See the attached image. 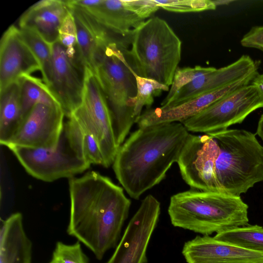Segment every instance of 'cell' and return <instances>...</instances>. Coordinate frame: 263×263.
<instances>
[{
    "label": "cell",
    "mask_w": 263,
    "mask_h": 263,
    "mask_svg": "<svg viewBox=\"0 0 263 263\" xmlns=\"http://www.w3.org/2000/svg\"><path fill=\"white\" fill-rule=\"evenodd\" d=\"M251 84L258 89L263 96V73L259 74L258 72L252 80Z\"/></svg>",
    "instance_id": "cell-33"
},
{
    "label": "cell",
    "mask_w": 263,
    "mask_h": 263,
    "mask_svg": "<svg viewBox=\"0 0 263 263\" xmlns=\"http://www.w3.org/2000/svg\"><path fill=\"white\" fill-rule=\"evenodd\" d=\"M218 154L217 143L211 136L189 134L177 163L183 180L192 189L221 192L215 172Z\"/></svg>",
    "instance_id": "cell-10"
},
{
    "label": "cell",
    "mask_w": 263,
    "mask_h": 263,
    "mask_svg": "<svg viewBox=\"0 0 263 263\" xmlns=\"http://www.w3.org/2000/svg\"><path fill=\"white\" fill-rule=\"evenodd\" d=\"M19 81L23 119L30 110L37 104L61 106L49 87L40 79L29 75L22 77Z\"/></svg>",
    "instance_id": "cell-23"
},
{
    "label": "cell",
    "mask_w": 263,
    "mask_h": 263,
    "mask_svg": "<svg viewBox=\"0 0 263 263\" xmlns=\"http://www.w3.org/2000/svg\"><path fill=\"white\" fill-rule=\"evenodd\" d=\"M260 61L243 55L232 64L197 77L182 87L163 107L177 105L200 95L212 91L258 71Z\"/></svg>",
    "instance_id": "cell-16"
},
{
    "label": "cell",
    "mask_w": 263,
    "mask_h": 263,
    "mask_svg": "<svg viewBox=\"0 0 263 263\" xmlns=\"http://www.w3.org/2000/svg\"><path fill=\"white\" fill-rule=\"evenodd\" d=\"M68 5L76 24L80 61L84 68L93 72L99 49L116 39L88 13L79 8Z\"/></svg>",
    "instance_id": "cell-20"
},
{
    "label": "cell",
    "mask_w": 263,
    "mask_h": 263,
    "mask_svg": "<svg viewBox=\"0 0 263 263\" xmlns=\"http://www.w3.org/2000/svg\"><path fill=\"white\" fill-rule=\"evenodd\" d=\"M41 71L36 57L14 25L4 32L0 42V91L22 77Z\"/></svg>",
    "instance_id": "cell-15"
},
{
    "label": "cell",
    "mask_w": 263,
    "mask_h": 263,
    "mask_svg": "<svg viewBox=\"0 0 263 263\" xmlns=\"http://www.w3.org/2000/svg\"><path fill=\"white\" fill-rule=\"evenodd\" d=\"M256 134L263 140V114L261 116L259 120Z\"/></svg>",
    "instance_id": "cell-34"
},
{
    "label": "cell",
    "mask_w": 263,
    "mask_h": 263,
    "mask_svg": "<svg viewBox=\"0 0 263 263\" xmlns=\"http://www.w3.org/2000/svg\"><path fill=\"white\" fill-rule=\"evenodd\" d=\"M182 253L187 263H263V253L242 249L209 235L197 236L186 242Z\"/></svg>",
    "instance_id": "cell-17"
},
{
    "label": "cell",
    "mask_w": 263,
    "mask_h": 263,
    "mask_svg": "<svg viewBox=\"0 0 263 263\" xmlns=\"http://www.w3.org/2000/svg\"><path fill=\"white\" fill-rule=\"evenodd\" d=\"M22 37L30 48L41 67L43 80L49 88L52 78V56L51 45L45 41L34 30L19 28Z\"/></svg>",
    "instance_id": "cell-25"
},
{
    "label": "cell",
    "mask_w": 263,
    "mask_h": 263,
    "mask_svg": "<svg viewBox=\"0 0 263 263\" xmlns=\"http://www.w3.org/2000/svg\"><path fill=\"white\" fill-rule=\"evenodd\" d=\"M52 78L49 88L69 118L82 102L84 67L70 58L59 40L51 44Z\"/></svg>",
    "instance_id": "cell-13"
},
{
    "label": "cell",
    "mask_w": 263,
    "mask_h": 263,
    "mask_svg": "<svg viewBox=\"0 0 263 263\" xmlns=\"http://www.w3.org/2000/svg\"><path fill=\"white\" fill-rule=\"evenodd\" d=\"M216 7L217 6H221V5H229L232 2H233V1H213Z\"/></svg>",
    "instance_id": "cell-35"
},
{
    "label": "cell",
    "mask_w": 263,
    "mask_h": 263,
    "mask_svg": "<svg viewBox=\"0 0 263 263\" xmlns=\"http://www.w3.org/2000/svg\"><path fill=\"white\" fill-rule=\"evenodd\" d=\"M216 140V176L221 192L240 196L263 181V147L253 133L224 129L207 133Z\"/></svg>",
    "instance_id": "cell-6"
},
{
    "label": "cell",
    "mask_w": 263,
    "mask_h": 263,
    "mask_svg": "<svg viewBox=\"0 0 263 263\" xmlns=\"http://www.w3.org/2000/svg\"><path fill=\"white\" fill-rule=\"evenodd\" d=\"M125 52L135 73L170 86L181 60L182 42L168 24L155 16L145 21L127 37Z\"/></svg>",
    "instance_id": "cell-5"
},
{
    "label": "cell",
    "mask_w": 263,
    "mask_h": 263,
    "mask_svg": "<svg viewBox=\"0 0 263 263\" xmlns=\"http://www.w3.org/2000/svg\"><path fill=\"white\" fill-rule=\"evenodd\" d=\"M154 1L160 8L179 13L213 10L216 8L213 1L210 0Z\"/></svg>",
    "instance_id": "cell-28"
},
{
    "label": "cell",
    "mask_w": 263,
    "mask_h": 263,
    "mask_svg": "<svg viewBox=\"0 0 263 263\" xmlns=\"http://www.w3.org/2000/svg\"><path fill=\"white\" fill-rule=\"evenodd\" d=\"M79 141L64 126L54 148L9 146L10 151L31 176L45 182L71 178L88 169Z\"/></svg>",
    "instance_id": "cell-7"
},
{
    "label": "cell",
    "mask_w": 263,
    "mask_h": 263,
    "mask_svg": "<svg viewBox=\"0 0 263 263\" xmlns=\"http://www.w3.org/2000/svg\"><path fill=\"white\" fill-rule=\"evenodd\" d=\"M68 234L86 246L98 260L118 245L131 201L108 177L88 171L69 180Z\"/></svg>",
    "instance_id": "cell-1"
},
{
    "label": "cell",
    "mask_w": 263,
    "mask_h": 263,
    "mask_svg": "<svg viewBox=\"0 0 263 263\" xmlns=\"http://www.w3.org/2000/svg\"><path fill=\"white\" fill-rule=\"evenodd\" d=\"M70 117L93 135L103 159V166L112 165L119 147L115 139L106 97L94 73L88 68H84L82 103Z\"/></svg>",
    "instance_id": "cell-8"
},
{
    "label": "cell",
    "mask_w": 263,
    "mask_h": 263,
    "mask_svg": "<svg viewBox=\"0 0 263 263\" xmlns=\"http://www.w3.org/2000/svg\"><path fill=\"white\" fill-rule=\"evenodd\" d=\"M58 40L65 48L67 55L81 63L78 52L76 27L71 10L61 26Z\"/></svg>",
    "instance_id": "cell-30"
},
{
    "label": "cell",
    "mask_w": 263,
    "mask_h": 263,
    "mask_svg": "<svg viewBox=\"0 0 263 263\" xmlns=\"http://www.w3.org/2000/svg\"><path fill=\"white\" fill-rule=\"evenodd\" d=\"M212 67H204L197 65L194 67H184L177 69L168 93L161 103V106L167 103L183 86L189 84L197 77L214 71Z\"/></svg>",
    "instance_id": "cell-27"
},
{
    "label": "cell",
    "mask_w": 263,
    "mask_h": 263,
    "mask_svg": "<svg viewBox=\"0 0 263 263\" xmlns=\"http://www.w3.org/2000/svg\"><path fill=\"white\" fill-rule=\"evenodd\" d=\"M49 263H88V258L80 241L72 245L58 241Z\"/></svg>",
    "instance_id": "cell-29"
},
{
    "label": "cell",
    "mask_w": 263,
    "mask_h": 263,
    "mask_svg": "<svg viewBox=\"0 0 263 263\" xmlns=\"http://www.w3.org/2000/svg\"><path fill=\"white\" fill-rule=\"evenodd\" d=\"M83 10L111 34L128 37L145 20L128 10L123 0H68Z\"/></svg>",
    "instance_id": "cell-18"
},
{
    "label": "cell",
    "mask_w": 263,
    "mask_h": 263,
    "mask_svg": "<svg viewBox=\"0 0 263 263\" xmlns=\"http://www.w3.org/2000/svg\"><path fill=\"white\" fill-rule=\"evenodd\" d=\"M65 116L60 105L37 104L26 115L5 146L54 148L63 129Z\"/></svg>",
    "instance_id": "cell-12"
},
{
    "label": "cell",
    "mask_w": 263,
    "mask_h": 263,
    "mask_svg": "<svg viewBox=\"0 0 263 263\" xmlns=\"http://www.w3.org/2000/svg\"><path fill=\"white\" fill-rule=\"evenodd\" d=\"M134 74L136 81L137 94L129 101V106L133 109L138 120L144 106H146L147 109L151 108L154 95L163 91H169L170 89L169 86L154 80L139 76L135 72Z\"/></svg>",
    "instance_id": "cell-26"
},
{
    "label": "cell",
    "mask_w": 263,
    "mask_h": 263,
    "mask_svg": "<svg viewBox=\"0 0 263 263\" xmlns=\"http://www.w3.org/2000/svg\"><path fill=\"white\" fill-rule=\"evenodd\" d=\"M160 214V203L146 196L128 223L106 263H146V251Z\"/></svg>",
    "instance_id": "cell-11"
},
{
    "label": "cell",
    "mask_w": 263,
    "mask_h": 263,
    "mask_svg": "<svg viewBox=\"0 0 263 263\" xmlns=\"http://www.w3.org/2000/svg\"><path fill=\"white\" fill-rule=\"evenodd\" d=\"M263 107V96L251 83L222 98L181 122L189 132L205 134L227 129L241 123L252 112Z\"/></svg>",
    "instance_id": "cell-9"
},
{
    "label": "cell",
    "mask_w": 263,
    "mask_h": 263,
    "mask_svg": "<svg viewBox=\"0 0 263 263\" xmlns=\"http://www.w3.org/2000/svg\"><path fill=\"white\" fill-rule=\"evenodd\" d=\"M122 42L115 39L101 47L95 58L93 71L109 108L116 142L119 147L137 118L129 102L137 94L135 72Z\"/></svg>",
    "instance_id": "cell-4"
},
{
    "label": "cell",
    "mask_w": 263,
    "mask_h": 263,
    "mask_svg": "<svg viewBox=\"0 0 263 263\" xmlns=\"http://www.w3.org/2000/svg\"><path fill=\"white\" fill-rule=\"evenodd\" d=\"M70 11L67 1H40L20 16L18 28L34 30L51 45L58 40L59 29Z\"/></svg>",
    "instance_id": "cell-19"
},
{
    "label": "cell",
    "mask_w": 263,
    "mask_h": 263,
    "mask_svg": "<svg viewBox=\"0 0 263 263\" xmlns=\"http://www.w3.org/2000/svg\"><path fill=\"white\" fill-rule=\"evenodd\" d=\"M23 220L22 214L17 212L1 220L0 263H31L32 243Z\"/></svg>",
    "instance_id": "cell-21"
},
{
    "label": "cell",
    "mask_w": 263,
    "mask_h": 263,
    "mask_svg": "<svg viewBox=\"0 0 263 263\" xmlns=\"http://www.w3.org/2000/svg\"><path fill=\"white\" fill-rule=\"evenodd\" d=\"M240 43L243 47L256 48L263 51V26L252 27L243 36Z\"/></svg>",
    "instance_id": "cell-32"
},
{
    "label": "cell",
    "mask_w": 263,
    "mask_h": 263,
    "mask_svg": "<svg viewBox=\"0 0 263 263\" xmlns=\"http://www.w3.org/2000/svg\"><path fill=\"white\" fill-rule=\"evenodd\" d=\"M248 210L240 196L191 189L171 197L168 213L174 227L209 235L248 225Z\"/></svg>",
    "instance_id": "cell-3"
},
{
    "label": "cell",
    "mask_w": 263,
    "mask_h": 263,
    "mask_svg": "<svg viewBox=\"0 0 263 263\" xmlns=\"http://www.w3.org/2000/svg\"><path fill=\"white\" fill-rule=\"evenodd\" d=\"M23 120L19 80L0 91V143L5 144Z\"/></svg>",
    "instance_id": "cell-22"
},
{
    "label": "cell",
    "mask_w": 263,
    "mask_h": 263,
    "mask_svg": "<svg viewBox=\"0 0 263 263\" xmlns=\"http://www.w3.org/2000/svg\"><path fill=\"white\" fill-rule=\"evenodd\" d=\"M189 132L181 122L151 125L132 133L112 164L116 177L134 199L160 183L177 162Z\"/></svg>",
    "instance_id": "cell-2"
},
{
    "label": "cell",
    "mask_w": 263,
    "mask_h": 263,
    "mask_svg": "<svg viewBox=\"0 0 263 263\" xmlns=\"http://www.w3.org/2000/svg\"><path fill=\"white\" fill-rule=\"evenodd\" d=\"M219 241L251 251L263 253V227L247 225L216 233Z\"/></svg>",
    "instance_id": "cell-24"
},
{
    "label": "cell",
    "mask_w": 263,
    "mask_h": 263,
    "mask_svg": "<svg viewBox=\"0 0 263 263\" xmlns=\"http://www.w3.org/2000/svg\"><path fill=\"white\" fill-rule=\"evenodd\" d=\"M258 71L216 90L200 95L171 107L148 108L142 113L136 123L138 127L183 121L197 115L211 104L232 92L251 83Z\"/></svg>",
    "instance_id": "cell-14"
},
{
    "label": "cell",
    "mask_w": 263,
    "mask_h": 263,
    "mask_svg": "<svg viewBox=\"0 0 263 263\" xmlns=\"http://www.w3.org/2000/svg\"><path fill=\"white\" fill-rule=\"evenodd\" d=\"M123 2L128 10L144 20L151 16L160 9L154 0H123Z\"/></svg>",
    "instance_id": "cell-31"
}]
</instances>
